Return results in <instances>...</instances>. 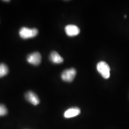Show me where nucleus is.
Listing matches in <instances>:
<instances>
[{
  "label": "nucleus",
  "mask_w": 129,
  "mask_h": 129,
  "mask_svg": "<svg viewBox=\"0 0 129 129\" xmlns=\"http://www.w3.org/2000/svg\"><path fill=\"white\" fill-rule=\"evenodd\" d=\"M98 71L101 74L102 77L108 79L110 77V68L109 64L105 62L101 61L97 65Z\"/></svg>",
  "instance_id": "obj_1"
},
{
  "label": "nucleus",
  "mask_w": 129,
  "mask_h": 129,
  "mask_svg": "<svg viewBox=\"0 0 129 129\" xmlns=\"http://www.w3.org/2000/svg\"><path fill=\"white\" fill-rule=\"evenodd\" d=\"M38 34V31L36 28L30 29L23 27L19 31V35L20 37L23 39H28L35 37Z\"/></svg>",
  "instance_id": "obj_2"
},
{
  "label": "nucleus",
  "mask_w": 129,
  "mask_h": 129,
  "mask_svg": "<svg viewBox=\"0 0 129 129\" xmlns=\"http://www.w3.org/2000/svg\"><path fill=\"white\" fill-rule=\"evenodd\" d=\"M77 74V71L74 68L66 69L61 74V78L64 81L71 82L75 78Z\"/></svg>",
  "instance_id": "obj_3"
},
{
  "label": "nucleus",
  "mask_w": 129,
  "mask_h": 129,
  "mask_svg": "<svg viewBox=\"0 0 129 129\" xmlns=\"http://www.w3.org/2000/svg\"><path fill=\"white\" fill-rule=\"evenodd\" d=\"M41 55L38 52H34L29 55L27 57L28 62L35 66L40 64L41 62Z\"/></svg>",
  "instance_id": "obj_4"
},
{
  "label": "nucleus",
  "mask_w": 129,
  "mask_h": 129,
  "mask_svg": "<svg viewBox=\"0 0 129 129\" xmlns=\"http://www.w3.org/2000/svg\"><path fill=\"white\" fill-rule=\"evenodd\" d=\"M65 32L69 37H74L78 35L80 32L78 26L73 24H69L65 27Z\"/></svg>",
  "instance_id": "obj_5"
},
{
  "label": "nucleus",
  "mask_w": 129,
  "mask_h": 129,
  "mask_svg": "<svg viewBox=\"0 0 129 129\" xmlns=\"http://www.w3.org/2000/svg\"><path fill=\"white\" fill-rule=\"evenodd\" d=\"M25 97L28 102H29L34 105H37L40 102V100L37 95L31 91H29L26 93Z\"/></svg>",
  "instance_id": "obj_6"
},
{
  "label": "nucleus",
  "mask_w": 129,
  "mask_h": 129,
  "mask_svg": "<svg viewBox=\"0 0 129 129\" xmlns=\"http://www.w3.org/2000/svg\"><path fill=\"white\" fill-rule=\"evenodd\" d=\"M80 110L78 107L69 108L64 112V116L66 118H71L79 115L80 113Z\"/></svg>",
  "instance_id": "obj_7"
},
{
  "label": "nucleus",
  "mask_w": 129,
  "mask_h": 129,
  "mask_svg": "<svg viewBox=\"0 0 129 129\" xmlns=\"http://www.w3.org/2000/svg\"><path fill=\"white\" fill-rule=\"evenodd\" d=\"M49 59L54 64H61L64 61L63 58L57 52L55 51H53L51 52L49 56Z\"/></svg>",
  "instance_id": "obj_8"
},
{
  "label": "nucleus",
  "mask_w": 129,
  "mask_h": 129,
  "mask_svg": "<svg viewBox=\"0 0 129 129\" xmlns=\"http://www.w3.org/2000/svg\"><path fill=\"white\" fill-rule=\"evenodd\" d=\"M8 68L6 64L2 63L0 64V78H2L8 73Z\"/></svg>",
  "instance_id": "obj_9"
},
{
  "label": "nucleus",
  "mask_w": 129,
  "mask_h": 129,
  "mask_svg": "<svg viewBox=\"0 0 129 129\" xmlns=\"http://www.w3.org/2000/svg\"><path fill=\"white\" fill-rule=\"evenodd\" d=\"M8 110L6 107L3 104H0V116H4L7 114Z\"/></svg>",
  "instance_id": "obj_10"
}]
</instances>
